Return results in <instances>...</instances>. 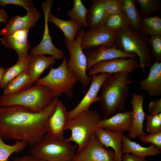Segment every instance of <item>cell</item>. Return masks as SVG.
<instances>
[{"instance_id": "1", "label": "cell", "mask_w": 161, "mask_h": 161, "mask_svg": "<svg viewBox=\"0 0 161 161\" xmlns=\"http://www.w3.org/2000/svg\"><path fill=\"white\" fill-rule=\"evenodd\" d=\"M58 98L53 99L43 111L32 112L20 106H0V134L4 139L22 141L32 146L47 133V123Z\"/></svg>"}, {"instance_id": "2", "label": "cell", "mask_w": 161, "mask_h": 161, "mask_svg": "<svg viewBox=\"0 0 161 161\" xmlns=\"http://www.w3.org/2000/svg\"><path fill=\"white\" fill-rule=\"evenodd\" d=\"M130 76L127 72L117 73L107 78L100 88L99 102L104 119L117 111H126L125 104L129 92Z\"/></svg>"}, {"instance_id": "3", "label": "cell", "mask_w": 161, "mask_h": 161, "mask_svg": "<svg viewBox=\"0 0 161 161\" xmlns=\"http://www.w3.org/2000/svg\"><path fill=\"white\" fill-rule=\"evenodd\" d=\"M149 38L148 35L135 30L127 22L126 27L117 32L115 39L114 45L118 49L126 53H134L139 57L143 73L153 61L148 44Z\"/></svg>"}, {"instance_id": "4", "label": "cell", "mask_w": 161, "mask_h": 161, "mask_svg": "<svg viewBox=\"0 0 161 161\" xmlns=\"http://www.w3.org/2000/svg\"><path fill=\"white\" fill-rule=\"evenodd\" d=\"M53 93L47 87L35 84L23 92L16 94H3L0 97V106H18L34 112L45 109L54 98Z\"/></svg>"}, {"instance_id": "5", "label": "cell", "mask_w": 161, "mask_h": 161, "mask_svg": "<svg viewBox=\"0 0 161 161\" xmlns=\"http://www.w3.org/2000/svg\"><path fill=\"white\" fill-rule=\"evenodd\" d=\"M30 151L31 155L47 161H72L77 146L64 137L45 134Z\"/></svg>"}, {"instance_id": "6", "label": "cell", "mask_w": 161, "mask_h": 161, "mask_svg": "<svg viewBox=\"0 0 161 161\" xmlns=\"http://www.w3.org/2000/svg\"><path fill=\"white\" fill-rule=\"evenodd\" d=\"M67 58L65 56L63 61L56 68L50 66V70L45 77L39 78L35 84H41L48 87L52 91L54 98L66 95L69 97L74 96L73 87L77 83L78 79L75 75L68 69Z\"/></svg>"}, {"instance_id": "7", "label": "cell", "mask_w": 161, "mask_h": 161, "mask_svg": "<svg viewBox=\"0 0 161 161\" xmlns=\"http://www.w3.org/2000/svg\"><path fill=\"white\" fill-rule=\"evenodd\" d=\"M101 117L99 113L89 110L68 120L65 130H70L71 134L66 140L74 142L78 145L76 153L80 151L86 147Z\"/></svg>"}, {"instance_id": "8", "label": "cell", "mask_w": 161, "mask_h": 161, "mask_svg": "<svg viewBox=\"0 0 161 161\" xmlns=\"http://www.w3.org/2000/svg\"><path fill=\"white\" fill-rule=\"evenodd\" d=\"M85 31L81 28L74 41L65 39L64 42L70 55V59L67 62V67L76 77L80 84L87 88L91 83L92 78L86 73L87 58L81 47V39Z\"/></svg>"}, {"instance_id": "9", "label": "cell", "mask_w": 161, "mask_h": 161, "mask_svg": "<svg viewBox=\"0 0 161 161\" xmlns=\"http://www.w3.org/2000/svg\"><path fill=\"white\" fill-rule=\"evenodd\" d=\"M53 3V1L52 0H47L41 3L44 14V33L40 43L31 49L30 54L31 56L49 55L54 57L55 59H63L65 56L64 52L57 48L53 44L52 41V37L49 35L48 17Z\"/></svg>"}, {"instance_id": "10", "label": "cell", "mask_w": 161, "mask_h": 161, "mask_svg": "<svg viewBox=\"0 0 161 161\" xmlns=\"http://www.w3.org/2000/svg\"><path fill=\"white\" fill-rule=\"evenodd\" d=\"M115 154L102 145L93 132L86 147L75 153L72 161H114Z\"/></svg>"}, {"instance_id": "11", "label": "cell", "mask_w": 161, "mask_h": 161, "mask_svg": "<svg viewBox=\"0 0 161 161\" xmlns=\"http://www.w3.org/2000/svg\"><path fill=\"white\" fill-rule=\"evenodd\" d=\"M140 67L136 60L133 58H116L100 61L94 64L89 70L90 76L105 72L111 74L127 72L129 73Z\"/></svg>"}, {"instance_id": "12", "label": "cell", "mask_w": 161, "mask_h": 161, "mask_svg": "<svg viewBox=\"0 0 161 161\" xmlns=\"http://www.w3.org/2000/svg\"><path fill=\"white\" fill-rule=\"evenodd\" d=\"M117 33L109 30L104 25L94 29L89 28L82 37L81 47L83 49L87 50L101 46L114 45Z\"/></svg>"}, {"instance_id": "13", "label": "cell", "mask_w": 161, "mask_h": 161, "mask_svg": "<svg viewBox=\"0 0 161 161\" xmlns=\"http://www.w3.org/2000/svg\"><path fill=\"white\" fill-rule=\"evenodd\" d=\"M112 74L105 72L92 75V81L89 89L82 100L73 109L68 112L69 120L75 118L82 112L89 110L90 106L95 102L99 101L98 93L105 80Z\"/></svg>"}, {"instance_id": "14", "label": "cell", "mask_w": 161, "mask_h": 161, "mask_svg": "<svg viewBox=\"0 0 161 161\" xmlns=\"http://www.w3.org/2000/svg\"><path fill=\"white\" fill-rule=\"evenodd\" d=\"M84 53L87 60V71H89L94 64L101 61L116 58H133L136 60L137 58L135 54L124 52L115 45L100 46L93 49L86 50Z\"/></svg>"}, {"instance_id": "15", "label": "cell", "mask_w": 161, "mask_h": 161, "mask_svg": "<svg viewBox=\"0 0 161 161\" xmlns=\"http://www.w3.org/2000/svg\"><path fill=\"white\" fill-rule=\"evenodd\" d=\"M41 17L40 13L36 7L21 16L16 15L10 18L5 27L0 31V35L6 36L20 30L29 29L34 27Z\"/></svg>"}, {"instance_id": "16", "label": "cell", "mask_w": 161, "mask_h": 161, "mask_svg": "<svg viewBox=\"0 0 161 161\" xmlns=\"http://www.w3.org/2000/svg\"><path fill=\"white\" fill-rule=\"evenodd\" d=\"M29 31V29L17 31L0 38L3 44L7 49H13L16 52L18 60L24 59L29 55L28 51L30 46L28 40Z\"/></svg>"}, {"instance_id": "17", "label": "cell", "mask_w": 161, "mask_h": 161, "mask_svg": "<svg viewBox=\"0 0 161 161\" xmlns=\"http://www.w3.org/2000/svg\"><path fill=\"white\" fill-rule=\"evenodd\" d=\"M68 112L61 101L58 100L54 113L48 120L47 134L55 137H64L69 120Z\"/></svg>"}, {"instance_id": "18", "label": "cell", "mask_w": 161, "mask_h": 161, "mask_svg": "<svg viewBox=\"0 0 161 161\" xmlns=\"http://www.w3.org/2000/svg\"><path fill=\"white\" fill-rule=\"evenodd\" d=\"M94 132L102 145L106 148L111 147L113 149L114 161H122V138L123 132L113 131L97 127Z\"/></svg>"}, {"instance_id": "19", "label": "cell", "mask_w": 161, "mask_h": 161, "mask_svg": "<svg viewBox=\"0 0 161 161\" xmlns=\"http://www.w3.org/2000/svg\"><path fill=\"white\" fill-rule=\"evenodd\" d=\"M144 95H138L133 92L131 103L132 106L133 122L128 136L135 138L137 136H145L143 130V123L145 116L143 109Z\"/></svg>"}, {"instance_id": "20", "label": "cell", "mask_w": 161, "mask_h": 161, "mask_svg": "<svg viewBox=\"0 0 161 161\" xmlns=\"http://www.w3.org/2000/svg\"><path fill=\"white\" fill-rule=\"evenodd\" d=\"M133 122L132 112H118L113 116L101 119L97 127L114 131H129Z\"/></svg>"}, {"instance_id": "21", "label": "cell", "mask_w": 161, "mask_h": 161, "mask_svg": "<svg viewBox=\"0 0 161 161\" xmlns=\"http://www.w3.org/2000/svg\"><path fill=\"white\" fill-rule=\"evenodd\" d=\"M147 77L139 82L140 88L150 96L161 95V62L155 61L149 68Z\"/></svg>"}, {"instance_id": "22", "label": "cell", "mask_w": 161, "mask_h": 161, "mask_svg": "<svg viewBox=\"0 0 161 161\" xmlns=\"http://www.w3.org/2000/svg\"><path fill=\"white\" fill-rule=\"evenodd\" d=\"M122 143V154L131 153L137 156L145 157L157 155L161 152V149L154 145L151 144L149 147H142L125 135L123 136Z\"/></svg>"}, {"instance_id": "23", "label": "cell", "mask_w": 161, "mask_h": 161, "mask_svg": "<svg viewBox=\"0 0 161 161\" xmlns=\"http://www.w3.org/2000/svg\"><path fill=\"white\" fill-rule=\"evenodd\" d=\"M31 56L29 72L33 85L39 79L43 72L55 63V59L52 56L47 57L45 55Z\"/></svg>"}, {"instance_id": "24", "label": "cell", "mask_w": 161, "mask_h": 161, "mask_svg": "<svg viewBox=\"0 0 161 161\" xmlns=\"http://www.w3.org/2000/svg\"><path fill=\"white\" fill-rule=\"evenodd\" d=\"M48 22L52 23L63 32L65 39L74 42L78 31L82 27L77 21L72 19L65 20L60 19L50 13L48 17Z\"/></svg>"}, {"instance_id": "25", "label": "cell", "mask_w": 161, "mask_h": 161, "mask_svg": "<svg viewBox=\"0 0 161 161\" xmlns=\"http://www.w3.org/2000/svg\"><path fill=\"white\" fill-rule=\"evenodd\" d=\"M103 0H93L88 10L86 20L89 29H94L104 25L107 16L103 6Z\"/></svg>"}, {"instance_id": "26", "label": "cell", "mask_w": 161, "mask_h": 161, "mask_svg": "<svg viewBox=\"0 0 161 161\" xmlns=\"http://www.w3.org/2000/svg\"><path fill=\"white\" fill-rule=\"evenodd\" d=\"M135 3L134 0H121L122 12L127 22L131 26L136 30L142 31V17L136 8Z\"/></svg>"}, {"instance_id": "27", "label": "cell", "mask_w": 161, "mask_h": 161, "mask_svg": "<svg viewBox=\"0 0 161 161\" xmlns=\"http://www.w3.org/2000/svg\"><path fill=\"white\" fill-rule=\"evenodd\" d=\"M33 85L29 70L25 71L16 77L4 89L3 94L13 95L25 91Z\"/></svg>"}, {"instance_id": "28", "label": "cell", "mask_w": 161, "mask_h": 161, "mask_svg": "<svg viewBox=\"0 0 161 161\" xmlns=\"http://www.w3.org/2000/svg\"><path fill=\"white\" fill-rule=\"evenodd\" d=\"M31 58V56L29 54L26 58L18 60L15 65L7 69L0 84L1 88L4 89L10 82L22 72L29 70Z\"/></svg>"}, {"instance_id": "29", "label": "cell", "mask_w": 161, "mask_h": 161, "mask_svg": "<svg viewBox=\"0 0 161 161\" xmlns=\"http://www.w3.org/2000/svg\"><path fill=\"white\" fill-rule=\"evenodd\" d=\"M87 11L81 0H74L72 8L67 12L66 15L71 19L78 22L82 27L89 28L86 20Z\"/></svg>"}, {"instance_id": "30", "label": "cell", "mask_w": 161, "mask_h": 161, "mask_svg": "<svg viewBox=\"0 0 161 161\" xmlns=\"http://www.w3.org/2000/svg\"><path fill=\"white\" fill-rule=\"evenodd\" d=\"M141 26L142 32L147 35H161V18L158 15L142 17Z\"/></svg>"}, {"instance_id": "31", "label": "cell", "mask_w": 161, "mask_h": 161, "mask_svg": "<svg viewBox=\"0 0 161 161\" xmlns=\"http://www.w3.org/2000/svg\"><path fill=\"white\" fill-rule=\"evenodd\" d=\"M27 146L26 143L21 141H16L13 145L6 144L0 134V161H9L8 159L11 154L21 152Z\"/></svg>"}, {"instance_id": "32", "label": "cell", "mask_w": 161, "mask_h": 161, "mask_svg": "<svg viewBox=\"0 0 161 161\" xmlns=\"http://www.w3.org/2000/svg\"><path fill=\"white\" fill-rule=\"evenodd\" d=\"M104 25L109 30L117 32L126 27L127 22L122 13L108 16Z\"/></svg>"}, {"instance_id": "33", "label": "cell", "mask_w": 161, "mask_h": 161, "mask_svg": "<svg viewBox=\"0 0 161 161\" xmlns=\"http://www.w3.org/2000/svg\"><path fill=\"white\" fill-rule=\"evenodd\" d=\"M140 5L142 17L147 18L156 12L161 10V2L160 0H134Z\"/></svg>"}, {"instance_id": "34", "label": "cell", "mask_w": 161, "mask_h": 161, "mask_svg": "<svg viewBox=\"0 0 161 161\" xmlns=\"http://www.w3.org/2000/svg\"><path fill=\"white\" fill-rule=\"evenodd\" d=\"M145 116L147 119L146 131L149 135L161 131V113L153 115L146 114Z\"/></svg>"}, {"instance_id": "35", "label": "cell", "mask_w": 161, "mask_h": 161, "mask_svg": "<svg viewBox=\"0 0 161 161\" xmlns=\"http://www.w3.org/2000/svg\"><path fill=\"white\" fill-rule=\"evenodd\" d=\"M148 44L155 61L161 62V35L151 36L149 38Z\"/></svg>"}, {"instance_id": "36", "label": "cell", "mask_w": 161, "mask_h": 161, "mask_svg": "<svg viewBox=\"0 0 161 161\" xmlns=\"http://www.w3.org/2000/svg\"><path fill=\"white\" fill-rule=\"evenodd\" d=\"M121 0H103V6L107 16L122 13Z\"/></svg>"}, {"instance_id": "37", "label": "cell", "mask_w": 161, "mask_h": 161, "mask_svg": "<svg viewBox=\"0 0 161 161\" xmlns=\"http://www.w3.org/2000/svg\"><path fill=\"white\" fill-rule=\"evenodd\" d=\"M12 4L21 6L28 12L35 7L34 1L31 0H0V6L6 7L7 4Z\"/></svg>"}, {"instance_id": "38", "label": "cell", "mask_w": 161, "mask_h": 161, "mask_svg": "<svg viewBox=\"0 0 161 161\" xmlns=\"http://www.w3.org/2000/svg\"><path fill=\"white\" fill-rule=\"evenodd\" d=\"M138 137L142 142L151 143L161 149V131L155 134Z\"/></svg>"}, {"instance_id": "39", "label": "cell", "mask_w": 161, "mask_h": 161, "mask_svg": "<svg viewBox=\"0 0 161 161\" xmlns=\"http://www.w3.org/2000/svg\"><path fill=\"white\" fill-rule=\"evenodd\" d=\"M150 114H156L161 113V98L151 101L148 106Z\"/></svg>"}, {"instance_id": "40", "label": "cell", "mask_w": 161, "mask_h": 161, "mask_svg": "<svg viewBox=\"0 0 161 161\" xmlns=\"http://www.w3.org/2000/svg\"><path fill=\"white\" fill-rule=\"evenodd\" d=\"M122 161H148L145 157L137 156L130 153L125 154L122 157Z\"/></svg>"}, {"instance_id": "41", "label": "cell", "mask_w": 161, "mask_h": 161, "mask_svg": "<svg viewBox=\"0 0 161 161\" xmlns=\"http://www.w3.org/2000/svg\"><path fill=\"white\" fill-rule=\"evenodd\" d=\"M12 161H47L32 155L15 157Z\"/></svg>"}, {"instance_id": "42", "label": "cell", "mask_w": 161, "mask_h": 161, "mask_svg": "<svg viewBox=\"0 0 161 161\" xmlns=\"http://www.w3.org/2000/svg\"><path fill=\"white\" fill-rule=\"evenodd\" d=\"M8 15L4 10L0 8V22L4 23L7 22Z\"/></svg>"}, {"instance_id": "43", "label": "cell", "mask_w": 161, "mask_h": 161, "mask_svg": "<svg viewBox=\"0 0 161 161\" xmlns=\"http://www.w3.org/2000/svg\"><path fill=\"white\" fill-rule=\"evenodd\" d=\"M7 69H4L3 66L0 65V84L3 75L7 70Z\"/></svg>"}]
</instances>
